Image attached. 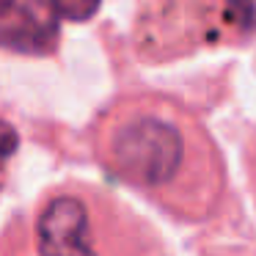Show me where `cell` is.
Masks as SVG:
<instances>
[{
	"label": "cell",
	"instance_id": "cell-1",
	"mask_svg": "<svg viewBox=\"0 0 256 256\" xmlns=\"http://www.w3.org/2000/svg\"><path fill=\"white\" fill-rule=\"evenodd\" d=\"M190 149L184 132L160 116H132L113 130L108 140V168L127 184L144 190L179 218H206L184 188Z\"/></svg>",
	"mask_w": 256,
	"mask_h": 256
},
{
	"label": "cell",
	"instance_id": "cell-2",
	"mask_svg": "<svg viewBox=\"0 0 256 256\" xmlns=\"http://www.w3.org/2000/svg\"><path fill=\"white\" fill-rule=\"evenodd\" d=\"M96 226L88 198L56 193L39 206L36 245L39 256H105L96 248Z\"/></svg>",
	"mask_w": 256,
	"mask_h": 256
},
{
	"label": "cell",
	"instance_id": "cell-3",
	"mask_svg": "<svg viewBox=\"0 0 256 256\" xmlns=\"http://www.w3.org/2000/svg\"><path fill=\"white\" fill-rule=\"evenodd\" d=\"M58 42V25L47 17H39L30 8H22L14 22H6L0 28V44L28 56H44L52 52Z\"/></svg>",
	"mask_w": 256,
	"mask_h": 256
},
{
	"label": "cell",
	"instance_id": "cell-4",
	"mask_svg": "<svg viewBox=\"0 0 256 256\" xmlns=\"http://www.w3.org/2000/svg\"><path fill=\"white\" fill-rule=\"evenodd\" d=\"M102 0H50V8L56 17L69 20V22H88L100 12Z\"/></svg>",
	"mask_w": 256,
	"mask_h": 256
},
{
	"label": "cell",
	"instance_id": "cell-5",
	"mask_svg": "<svg viewBox=\"0 0 256 256\" xmlns=\"http://www.w3.org/2000/svg\"><path fill=\"white\" fill-rule=\"evenodd\" d=\"M226 8H228V17L237 25H242V28H250V25H254L256 0H226Z\"/></svg>",
	"mask_w": 256,
	"mask_h": 256
},
{
	"label": "cell",
	"instance_id": "cell-6",
	"mask_svg": "<svg viewBox=\"0 0 256 256\" xmlns=\"http://www.w3.org/2000/svg\"><path fill=\"white\" fill-rule=\"evenodd\" d=\"M14 152H17V130L12 124L0 122V162H6Z\"/></svg>",
	"mask_w": 256,
	"mask_h": 256
},
{
	"label": "cell",
	"instance_id": "cell-7",
	"mask_svg": "<svg viewBox=\"0 0 256 256\" xmlns=\"http://www.w3.org/2000/svg\"><path fill=\"white\" fill-rule=\"evenodd\" d=\"M14 6H17V0H0V17L12 14V12H14Z\"/></svg>",
	"mask_w": 256,
	"mask_h": 256
}]
</instances>
